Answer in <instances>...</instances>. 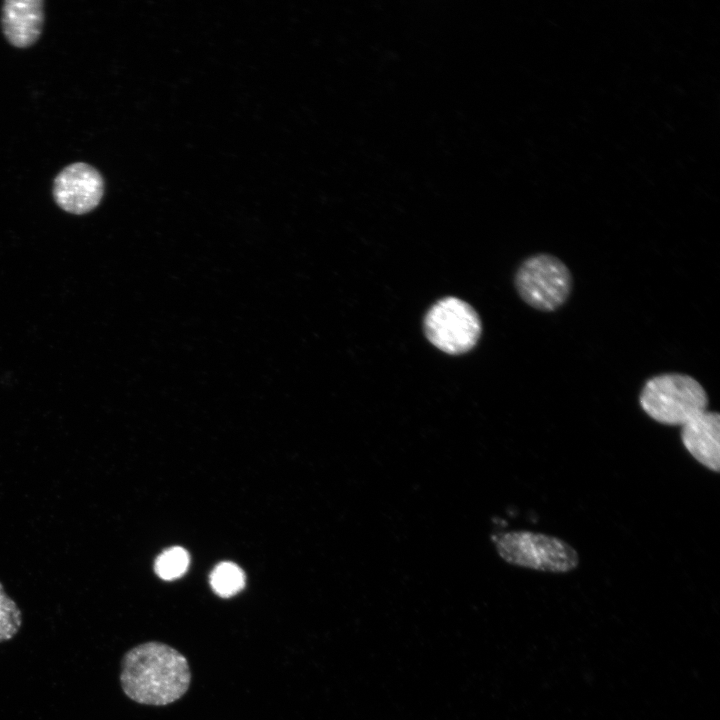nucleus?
I'll return each mask as SVG.
<instances>
[{
  "label": "nucleus",
  "mask_w": 720,
  "mask_h": 720,
  "mask_svg": "<svg viewBox=\"0 0 720 720\" xmlns=\"http://www.w3.org/2000/svg\"><path fill=\"white\" fill-rule=\"evenodd\" d=\"M514 283L518 295L526 304L539 311L551 312L567 301L573 279L562 260L540 253L520 264Z\"/></svg>",
  "instance_id": "nucleus-3"
},
{
  "label": "nucleus",
  "mask_w": 720,
  "mask_h": 720,
  "mask_svg": "<svg viewBox=\"0 0 720 720\" xmlns=\"http://www.w3.org/2000/svg\"><path fill=\"white\" fill-rule=\"evenodd\" d=\"M192 680L187 658L176 648L159 641L140 643L124 653L119 682L132 701L166 706L181 699Z\"/></svg>",
  "instance_id": "nucleus-1"
},
{
  "label": "nucleus",
  "mask_w": 720,
  "mask_h": 720,
  "mask_svg": "<svg viewBox=\"0 0 720 720\" xmlns=\"http://www.w3.org/2000/svg\"><path fill=\"white\" fill-rule=\"evenodd\" d=\"M104 181L100 172L84 162L62 169L53 182V197L64 211L76 215L92 211L100 203Z\"/></svg>",
  "instance_id": "nucleus-6"
},
{
  "label": "nucleus",
  "mask_w": 720,
  "mask_h": 720,
  "mask_svg": "<svg viewBox=\"0 0 720 720\" xmlns=\"http://www.w3.org/2000/svg\"><path fill=\"white\" fill-rule=\"evenodd\" d=\"M423 324L430 343L451 355L473 349L482 332L476 310L456 297H445L435 302L427 311Z\"/></svg>",
  "instance_id": "nucleus-5"
},
{
  "label": "nucleus",
  "mask_w": 720,
  "mask_h": 720,
  "mask_svg": "<svg viewBox=\"0 0 720 720\" xmlns=\"http://www.w3.org/2000/svg\"><path fill=\"white\" fill-rule=\"evenodd\" d=\"M681 441L691 456L707 469L720 470V414L704 411L681 426Z\"/></svg>",
  "instance_id": "nucleus-7"
},
{
  "label": "nucleus",
  "mask_w": 720,
  "mask_h": 720,
  "mask_svg": "<svg viewBox=\"0 0 720 720\" xmlns=\"http://www.w3.org/2000/svg\"><path fill=\"white\" fill-rule=\"evenodd\" d=\"M189 562V555L184 548L172 547L158 556L155 561V572L161 579L171 581L186 572Z\"/></svg>",
  "instance_id": "nucleus-10"
},
{
  "label": "nucleus",
  "mask_w": 720,
  "mask_h": 720,
  "mask_svg": "<svg viewBox=\"0 0 720 720\" xmlns=\"http://www.w3.org/2000/svg\"><path fill=\"white\" fill-rule=\"evenodd\" d=\"M43 22L42 0H6L2 5L3 34L14 47L33 45L41 35Z\"/></svg>",
  "instance_id": "nucleus-8"
},
{
  "label": "nucleus",
  "mask_w": 720,
  "mask_h": 720,
  "mask_svg": "<svg viewBox=\"0 0 720 720\" xmlns=\"http://www.w3.org/2000/svg\"><path fill=\"white\" fill-rule=\"evenodd\" d=\"M708 400L699 381L677 372L649 378L639 395V404L650 418L671 426H682L706 411Z\"/></svg>",
  "instance_id": "nucleus-2"
},
{
  "label": "nucleus",
  "mask_w": 720,
  "mask_h": 720,
  "mask_svg": "<svg viewBox=\"0 0 720 720\" xmlns=\"http://www.w3.org/2000/svg\"><path fill=\"white\" fill-rule=\"evenodd\" d=\"M210 585L216 595L230 598L245 586V575L241 568L231 562L218 564L210 575Z\"/></svg>",
  "instance_id": "nucleus-9"
},
{
  "label": "nucleus",
  "mask_w": 720,
  "mask_h": 720,
  "mask_svg": "<svg viewBox=\"0 0 720 720\" xmlns=\"http://www.w3.org/2000/svg\"><path fill=\"white\" fill-rule=\"evenodd\" d=\"M22 626V613L0 583V643L10 641Z\"/></svg>",
  "instance_id": "nucleus-11"
},
{
  "label": "nucleus",
  "mask_w": 720,
  "mask_h": 720,
  "mask_svg": "<svg viewBox=\"0 0 720 720\" xmlns=\"http://www.w3.org/2000/svg\"><path fill=\"white\" fill-rule=\"evenodd\" d=\"M508 563L543 572L566 573L579 564L577 551L560 538L530 531H511L496 540Z\"/></svg>",
  "instance_id": "nucleus-4"
}]
</instances>
